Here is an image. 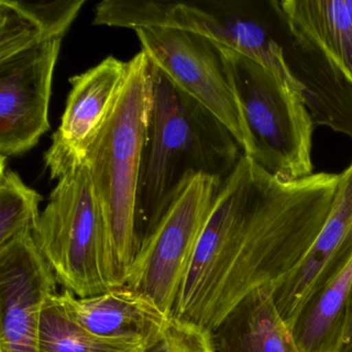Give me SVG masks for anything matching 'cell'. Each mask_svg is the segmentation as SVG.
I'll return each mask as SVG.
<instances>
[{"instance_id": "obj_1", "label": "cell", "mask_w": 352, "mask_h": 352, "mask_svg": "<svg viewBox=\"0 0 352 352\" xmlns=\"http://www.w3.org/2000/svg\"><path fill=\"white\" fill-rule=\"evenodd\" d=\"M338 183L329 173L281 180L243 153L222 182L170 317L212 331L253 290L274 292L320 234Z\"/></svg>"}, {"instance_id": "obj_2", "label": "cell", "mask_w": 352, "mask_h": 352, "mask_svg": "<svg viewBox=\"0 0 352 352\" xmlns=\"http://www.w3.org/2000/svg\"><path fill=\"white\" fill-rule=\"evenodd\" d=\"M162 28L192 32L252 59L300 96L315 127L352 138V86L277 0L164 1Z\"/></svg>"}, {"instance_id": "obj_3", "label": "cell", "mask_w": 352, "mask_h": 352, "mask_svg": "<svg viewBox=\"0 0 352 352\" xmlns=\"http://www.w3.org/2000/svg\"><path fill=\"white\" fill-rule=\"evenodd\" d=\"M151 71L153 104L135 210L140 247L190 179L205 175L223 182L243 154L230 129L213 113L152 63Z\"/></svg>"}, {"instance_id": "obj_4", "label": "cell", "mask_w": 352, "mask_h": 352, "mask_svg": "<svg viewBox=\"0 0 352 352\" xmlns=\"http://www.w3.org/2000/svg\"><path fill=\"white\" fill-rule=\"evenodd\" d=\"M152 104L151 63L141 51L129 61L120 96L84 160L106 216L123 284L140 250L135 210Z\"/></svg>"}, {"instance_id": "obj_5", "label": "cell", "mask_w": 352, "mask_h": 352, "mask_svg": "<svg viewBox=\"0 0 352 352\" xmlns=\"http://www.w3.org/2000/svg\"><path fill=\"white\" fill-rule=\"evenodd\" d=\"M57 181L32 234L59 285L79 298L123 285L87 166H75Z\"/></svg>"}, {"instance_id": "obj_6", "label": "cell", "mask_w": 352, "mask_h": 352, "mask_svg": "<svg viewBox=\"0 0 352 352\" xmlns=\"http://www.w3.org/2000/svg\"><path fill=\"white\" fill-rule=\"evenodd\" d=\"M215 45L250 138L248 157L281 180H300L314 174L315 125L304 100L263 65Z\"/></svg>"}, {"instance_id": "obj_7", "label": "cell", "mask_w": 352, "mask_h": 352, "mask_svg": "<svg viewBox=\"0 0 352 352\" xmlns=\"http://www.w3.org/2000/svg\"><path fill=\"white\" fill-rule=\"evenodd\" d=\"M221 185L205 175L190 179L142 242L127 276L126 285L151 298L170 317Z\"/></svg>"}, {"instance_id": "obj_8", "label": "cell", "mask_w": 352, "mask_h": 352, "mask_svg": "<svg viewBox=\"0 0 352 352\" xmlns=\"http://www.w3.org/2000/svg\"><path fill=\"white\" fill-rule=\"evenodd\" d=\"M142 52L177 87L213 113L246 156L251 142L215 43L192 32L166 28L135 30Z\"/></svg>"}, {"instance_id": "obj_9", "label": "cell", "mask_w": 352, "mask_h": 352, "mask_svg": "<svg viewBox=\"0 0 352 352\" xmlns=\"http://www.w3.org/2000/svg\"><path fill=\"white\" fill-rule=\"evenodd\" d=\"M61 41L0 63V157L30 151L50 129L49 107Z\"/></svg>"}, {"instance_id": "obj_10", "label": "cell", "mask_w": 352, "mask_h": 352, "mask_svg": "<svg viewBox=\"0 0 352 352\" xmlns=\"http://www.w3.org/2000/svg\"><path fill=\"white\" fill-rule=\"evenodd\" d=\"M57 285L32 232L0 247V352H40L41 310Z\"/></svg>"}, {"instance_id": "obj_11", "label": "cell", "mask_w": 352, "mask_h": 352, "mask_svg": "<svg viewBox=\"0 0 352 352\" xmlns=\"http://www.w3.org/2000/svg\"><path fill=\"white\" fill-rule=\"evenodd\" d=\"M129 61L109 56L85 73L69 79L58 129L45 152L44 162L52 180L84 164L88 150L106 124L124 85Z\"/></svg>"}, {"instance_id": "obj_12", "label": "cell", "mask_w": 352, "mask_h": 352, "mask_svg": "<svg viewBox=\"0 0 352 352\" xmlns=\"http://www.w3.org/2000/svg\"><path fill=\"white\" fill-rule=\"evenodd\" d=\"M352 250V162L339 174L329 217L300 265L273 292L290 327L307 300L325 285Z\"/></svg>"}, {"instance_id": "obj_13", "label": "cell", "mask_w": 352, "mask_h": 352, "mask_svg": "<svg viewBox=\"0 0 352 352\" xmlns=\"http://www.w3.org/2000/svg\"><path fill=\"white\" fill-rule=\"evenodd\" d=\"M67 310L84 329L100 338L141 346L160 339L170 317L139 290L123 284L96 296L61 292Z\"/></svg>"}, {"instance_id": "obj_14", "label": "cell", "mask_w": 352, "mask_h": 352, "mask_svg": "<svg viewBox=\"0 0 352 352\" xmlns=\"http://www.w3.org/2000/svg\"><path fill=\"white\" fill-rule=\"evenodd\" d=\"M211 333L216 352H300L267 288L247 294Z\"/></svg>"}, {"instance_id": "obj_15", "label": "cell", "mask_w": 352, "mask_h": 352, "mask_svg": "<svg viewBox=\"0 0 352 352\" xmlns=\"http://www.w3.org/2000/svg\"><path fill=\"white\" fill-rule=\"evenodd\" d=\"M85 0H0V63L63 40Z\"/></svg>"}, {"instance_id": "obj_16", "label": "cell", "mask_w": 352, "mask_h": 352, "mask_svg": "<svg viewBox=\"0 0 352 352\" xmlns=\"http://www.w3.org/2000/svg\"><path fill=\"white\" fill-rule=\"evenodd\" d=\"M296 28L318 46L352 86V0H282Z\"/></svg>"}, {"instance_id": "obj_17", "label": "cell", "mask_w": 352, "mask_h": 352, "mask_svg": "<svg viewBox=\"0 0 352 352\" xmlns=\"http://www.w3.org/2000/svg\"><path fill=\"white\" fill-rule=\"evenodd\" d=\"M38 349L40 352H143L144 348L90 333L72 316L61 292H54L43 302Z\"/></svg>"}, {"instance_id": "obj_18", "label": "cell", "mask_w": 352, "mask_h": 352, "mask_svg": "<svg viewBox=\"0 0 352 352\" xmlns=\"http://www.w3.org/2000/svg\"><path fill=\"white\" fill-rule=\"evenodd\" d=\"M0 162V247L26 232H34L40 219L43 197L30 188L18 173Z\"/></svg>"}, {"instance_id": "obj_19", "label": "cell", "mask_w": 352, "mask_h": 352, "mask_svg": "<svg viewBox=\"0 0 352 352\" xmlns=\"http://www.w3.org/2000/svg\"><path fill=\"white\" fill-rule=\"evenodd\" d=\"M143 352H216L212 333L170 317L164 335Z\"/></svg>"}, {"instance_id": "obj_20", "label": "cell", "mask_w": 352, "mask_h": 352, "mask_svg": "<svg viewBox=\"0 0 352 352\" xmlns=\"http://www.w3.org/2000/svg\"><path fill=\"white\" fill-rule=\"evenodd\" d=\"M338 352H352V288L348 296L345 321Z\"/></svg>"}]
</instances>
